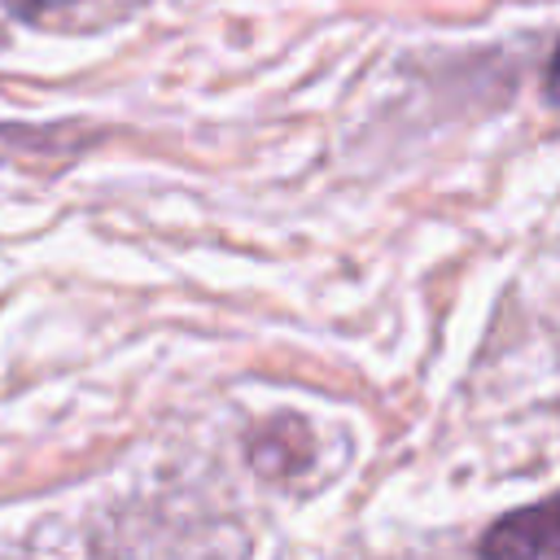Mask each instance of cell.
<instances>
[{"mask_svg":"<svg viewBox=\"0 0 560 560\" xmlns=\"http://www.w3.org/2000/svg\"><path fill=\"white\" fill-rule=\"evenodd\" d=\"M481 560H560V490L503 512L477 542Z\"/></svg>","mask_w":560,"mask_h":560,"instance_id":"cell-1","label":"cell"},{"mask_svg":"<svg viewBox=\"0 0 560 560\" xmlns=\"http://www.w3.org/2000/svg\"><path fill=\"white\" fill-rule=\"evenodd\" d=\"M542 92H547V101H551V105H560V39H556V48H551V57H547Z\"/></svg>","mask_w":560,"mask_h":560,"instance_id":"cell-2","label":"cell"}]
</instances>
